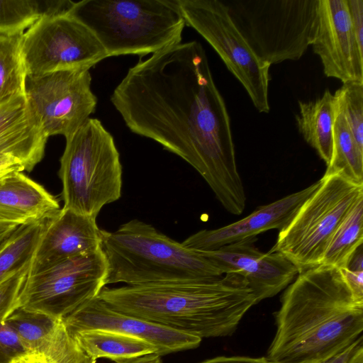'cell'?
<instances>
[{"mask_svg":"<svg viewBox=\"0 0 363 363\" xmlns=\"http://www.w3.org/2000/svg\"><path fill=\"white\" fill-rule=\"evenodd\" d=\"M48 138L25 93L0 104V154L14 157L30 172L42 160Z\"/></svg>","mask_w":363,"mask_h":363,"instance_id":"cell-19","label":"cell"},{"mask_svg":"<svg viewBox=\"0 0 363 363\" xmlns=\"http://www.w3.org/2000/svg\"><path fill=\"white\" fill-rule=\"evenodd\" d=\"M100 234L107 263L106 285L198 282L223 275L198 251L138 219L113 232L100 230Z\"/></svg>","mask_w":363,"mask_h":363,"instance_id":"cell-4","label":"cell"},{"mask_svg":"<svg viewBox=\"0 0 363 363\" xmlns=\"http://www.w3.org/2000/svg\"><path fill=\"white\" fill-rule=\"evenodd\" d=\"M43 13V1L0 0V35L21 36Z\"/></svg>","mask_w":363,"mask_h":363,"instance_id":"cell-27","label":"cell"},{"mask_svg":"<svg viewBox=\"0 0 363 363\" xmlns=\"http://www.w3.org/2000/svg\"><path fill=\"white\" fill-rule=\"evenodd\" d=\"M11 363H25L21 357L14 359Z\"/></svg>","mask_w":363,"mask_h":363,"instance_id":"cell-41","label":"cell"},{"mask_svg":"<svg viewBox=\"0 0 363 363\" xmlns=\"http://www.w3.org/2000/svg\"><path fill=\"white\" fill-rule=\"evenodd\" d=\"M45 220L19 225L0 245V284L30 265Z\"/></svg>","mask_w":363,"mask_h":363,"instance_id":"cell-23","label":"cell"},{"mask_svg":"<svg viewBox=\"0 0 363 363\" xmlns=\"http://www.w3.org/2000/svg\"><path fill=\"white\" fill-rule=\"evenodd\" d=\"M186 25L196 30L216 50L245 88L260 113L269 111L270 65L262 60L244 38L219 0H177Z\"/></svg>","mask_w":363,"mask_h":363,"instance_id":"cell-9","label":"cell"},{"mask_svg":"<svg viewBox=\"0 0 363 363\" xmlns=\"http://www.w3.org/2000/svg\"><path fill=\"white\" fill-rule=\"evenodd\" d=\"M320 185V180L308 187L270 203L260 206L246 217L213 230H200L184 240L182 245L191 250L210 251L255 238L263 232L281 230L294 218L301 205Z\"/></svg>","mask_w":363,"mask_h":363,"instance_id":"cell-16","label":"cell"},{"mask_svg":"<svg viewBox=\"0 0 363 363\" xmlns=\"http://www.w3.org/2000/svg\"><path fill=\"white\" fill-rule=\"evenodd\" d=\"M98 297L115 311L201 339L232 335L257 303L237 274L206 281L105 286Z\"/></svg>","mask_w":363,"mask_h":363,"instance_id":"cell-3","label":"cell"},{"mask_svg":"<svg viewBox=\"0 0 363 363\" xmlns=\"http://www.w3.org/2000/svg\"><path fill=\"white\" fill-rule=\"evenodd\" d=\"M111 101L131 132L191 165L228 212H243L246 196L229 115L199 42L180 43L139 60Z\"/></svg>","mask_w":363,"mask_h":363,"instance_id":"cell-1","label":"cell"},{"mask_svg":"<svg viewBox=\"0 0 363 363\" xmlns=\"http://www.w3.org/2000/svg\"><path fill=\"white\" fill-rule=\"evenodd\" d=\"M255 53L269 65L298 60L313 42L318 0L224 1Z\"/></svg>","mask_w":363,"mask_h":363,"instance_id":"cell-7","label":"cell"},{"mask_svg":"<svg viewBox=\"0 0 363 363\" xmlns=\"http://www.w3.org/2000/svg\"><path fill=\"white\" fill-rule=\"evenodd\" d=\"M298 107L299 112L296 118L299 133L328 166L333 153V128L335 115L333 94L327 89L315 100L298 101Z\"/></svg>","mask_w":363,"mask_h":363,"instance_id":"cell-21","label":"cell"},{"mask_svg":"<svg viewBox=\"0 0 363 363\" xmlns=\"http://www.w3.org/2000/svg\"><path fill=\"white\" fill-rule=\"evenodd\" d=\"M269 363H320L351 345L363 330V300L339 268L320 264L299 273L275 313Z\"/></svg>","mask_w":363,"mask_h":363,"instance_id":"cell-2","label":"cell"},{"mask_svg":"<svg viewBox=\"0 0 363 363\" xmlns=\"http://www.w3.org/2000/svg\"><path fill=\"white\" fill-rule=\"evenodd\" d=\"M89 69L57 71L27 77L25 94L49 138H65L80 128L95 111Z\"/></svg>","mask_w":363,"mask_h":363,"instance_id":"cell-12","label":"cell"},{"mask_svg":"<svg viewBox=\"0 0 363 363\" xmlns=\"http://www.w3.org/2000/svg\"><path fill=\"white\" fill-rule=\"evenodd\" d=\"M319 180L318 189L279 230L269 251L284 255L299 273L321 264L335 233L363 197V184L340 174L325 172Z\"/></svg>","mask_w":363,"mask_h":363,"instance_id":"cell-8","label":"cell"},{"mask_svg":"<svg viewBox=\"0 0 363 363\" xmlns=\"http://www.w3.org/2000/svg\"><path fill=\"white\" fill-rule=\"evenodd\" d=\"M347 363H363V348L360 349Z\"/></svg>","mask_w":363,"mask_h":363,"instance_id":"cell-39","label":"cell"},{"mask_svg":"<svg viewBox=\"0 0 363 363\" xmlns=\"http://www.w3.org/2000/svg\"><path fill=\"white\" fill-rule=\"evenodd\" d=\"M21 36L0 35V104L14 95L25 93L27 75Z\"/></svg>","mask_w":363,"mask_h":363,"instance_id":"cell-26","label":"cell"},{"mask_svg":"<svg viewBox=\"0 0 363 363\" xmlns=\"http://www.w3.org/2000/svg\"><path fill=\"white\" fill-rule=\"evenodd\" d=\"M333 96L354 140L363 150V83L342 84Z\"/></svg>","mask_w":363,"mask_h":363,"instance_id":"cell-28","label":"cell"},{"mask_svg":"<svg viewBox=\"0 0 363 363\" xmlns=\"http://www.w3.org/2000/svg\"><path fill=\"white\" fill-rule=\"evenodd\" d=\"M311 46L326 77L342 84L363 83V48L354 31L347 0H318Z\"/></svg>","mask_w":363,"mask_h":363,"instance_id":"cell-13","label":"cell"},{"mask_svg":"<svg viewBox=\"0 0 363 363\" xmlns=\"http://www.w3.org/2000/svg\"><path fill=\"white\" fill-rule=\"evenodd\" d=\"M6 224H16L21 225L19 223L13 221L11 218L5 216L2 214H0V225H6Z\"/></svg>","mask_w":363,"mask_h":363,"instance_id":"cell-40","label":"cell"},{"mask_svg":"<svg viewBox=\"0 0 363 363\" xmlns=\"http://www.w3.org/2000/svg\"><path fill=\"white\" fill-rule=\"evenodd\" d=\"M72 13L94 33L108 57L155 54L180 43L185 21L177 0H84Z\"/></svg>","mask_w":363,"mask_h":363,"instance_id":"cell-5","label":"cell"},{"mask_svg":"<svg viewBox=\"0 0 363 363\" xmlns=\"http://www.w3.org/2000/svg\"><path fill=\"white\" fill-rule=\"evenodd\" d=\"M60 209L55 197L23 172L0 177V214L20 225L48 220Z\"/></svg>","mask_w":363,"mask_h":363,"instance_id":"cell-20","label":"cell"},{"mask_svg":"<svg viewBox=\"0 0 363 363\" xmlns=\"http://www.w3.org/2000/svg\"><path fill=\"white\" fill-rule=\"evenodd\" d=\"M15 171H25L22 163L10 155L0 154V177Z\"/></svg>","mask_w":363,"mask_h":363,"instance_id":"cell-35","label":"cell"},{"mask_svg":"<svg viewBox=\"0 0 363 363\" xmlns=\"http://www.w3.org/2000/svg\"><path fill=\"white\" fill-rule=\"evenodd\" d=\"M16 224L0 225V245L18 227Z\"/></svg>","mask_w":363,"mask_h":363,"instance_id":"cell-38","label":"cell"},{"mask_svg":"<svg viewBox=\"0 0 363 363\" xmlns=\"http://www.w3.org/2000/svg\"><path fill=\"white\" fill-rule=\"evenodd\" d=\"M354 296L363 300V270L341 269Z\"/></svg>","mask_w":363,"mask_h":363,"instance_id":"cell-32","label":"cell"},{"mask_svg":"<svg viewBox=\"0 0 363 363\" xmlns=\"http://www.w3.org/2000/svg\"><path fill=\"white\" fill-rule=\"evenodd\" d=\"M352 25L360 47L363 48V1L347 0Z\"/></svg>","mask_w":363,"mask_h":363,"instance_id":"cell-31","label":"cell"},{"mask_svg":"<svg viewBox=\"0 0 363 363\" xmlns=\"http://www.w3.org/2000/svg\"><path fill=\"white\" fill-rule=\"evenodd\" d=\"M62 319L70 334L94 329L118 332L148 342L161 356L196 348L202 340L199 337L115 311L98 296Z\"/></svg>","mask_w":363,"mask_h":363,"instance_id":"cell-15","label":"cell"},{"mask_svg":"<svg viewBox=\"0 0 363 363\" xmlns=\"http://www.w3.org/2000/svg\"><path fill=\"white\" fill-rule=\"evenodd\" d=\"M362 348H363L362 335L342 352L320 363H347Z\"/></svg>","mask_w":363,"mask_h":363,"instance_id":"cell-33","label":"cell"},{"mask_svg":"<svg viewBox=\"0 0 363 363\" xmlns=\"http://www.w3.org/2000/svg\"><path fill=\"white\" fill-rule=\"evenodd\" d=\"M27 77L89 69L108 57L90 29L70 13H45L21 36Z\"/></svg>","mask_w":363,"mask_h":363,"instance_id":"cell-10","label":"cell"},{"mask_svg":"<svg viewBox=\"0 0 363 363\" xmlns=\"http://www.w3.org/2000/svg\"><path fill=\"white\" fill-rule=\"evenodd\" d=\"M84 352L93 359L106 358L116 361L150 353L157 348L148 342L118 332L87 330L71 334Z\"/></svg>","mask_w":363,"mask_h":363,"instance_id":"cell-22","label":"cell"},{"mask_svg":"<svg viewBox=\"0 0 363 363\" xmlns=\"http://www.w3.org/2000/svg\"><path fill=\"white\" fill-rule=\"evenodd\" d=\"M335 106L333 153L325 172L338 173L354 182L363 184V150L358 147L335 102Z\"/></svg>","mask_w":363,"mask_h":363,"instance_id":"cell-24","label":"cell"},{"mask_svg":"<svg viewBox=\"0 0 363 363\" xmlns=\"http://www.w3.org/2000/svg\"><path fill=\"white\" fill-rule=\"evenodd\" d=\"M363 241V197L352 208L335 233L321 264L347 268Z\"/></svg>","mask_w":363,"mask_h":363,"instance_id":"cell-25","label":"cell"},{"mask_svg":"<svg viewBox=\"0 0 363 363\" xmlns=\"http://www.w3.org/2000/svg\"><path fill=\"white\" fill-rule=\"evenodd\" d=\"M27 353L16 333L5 321H0V363H11Z\"/></svg>","mask_w":363,"mask_h":363,"instance_id":"cell-30","label":"cell"},{"mask_svg":"<svg viewBox=\"0 0 363 363\" xmlns=\"http://www.w3.org/2000/svg\"><path fill=\"white\" fill-rule=\"evenodd\" d=\"M199 363H269L264 357L219 356Z\"/></svg>","mask_w":363,"mask_h":363,"instance_id":"cell-34","label":"cell"},{"mask_svg":"<svg viewBox=\"0 0 363 363\" xmlns=\"http://www.w3.org/2000/svg\"><path fill=\"white\" fill-rule=\"evenodd\" d=\"M66 139L60 158L64 208L96 217L119 199L122 165L112 135L97 118H89Z\"/></svg>","mask_w":363,"mask_h":363,"instance_id":"cell-6","label":"cell"},{"mask_svg":"<svg viewBox=\"0 0 363 363\" xmlns=\"http://www.w3.org/2000/svg\"><path fill=\"white\" fill-rule=\"evenodd\" d=\"M256 238L234 242L210 251H198L223 274H237L246 281L257 303L274 296L297 277L296 267L281 253H263Z\"/></svg>","mask_w":363,"mask_h":363,"instance_id":"cell-14","label":"cell"},{"mask_svg":"<svg viewBox=\"0 0 363 363\" xmlns=\"http://www.w3.org/2000/svg\"><path fill=\"white\" fill-rule=\"evenodd\" d=\"M21 358L25 363H48L44 356L38 352H28Z\"/></svg>","mask_w":363,"mask_h":363,"instance_id":"cell-37","label":"cell"},{"mask_svg":"<svg viewBox=\"0 0 363 363\" xmlns=\"http://www.w3.org/2000/svg\"><path fill=\"white\" fill-rule=\"evenodd\" d=\"M30 265L0 284V321H4L18 308V298Z\"/></svg>","mask_w":363,"mask_h":363,"instance_id":"cell-29","label":"cell"},{"mask_svg":"<svg viewBox=\"0 0 363 363\" xmlns=\"http://www.w3.org/2000/svg\"><path fill=\"white\" fill-rule=\"evenodd\" d=\"M161 355L157 353H150L130 358L121 359L116 363H162Z\"/></svg>","mask_w":363,"mask_h":363,"instance_id":"cell-36","label":"cell"},{"mask_svg":"<svg viewBox=\"0 0 363 363\" xmlns=\"http://www.w3.org/2000/svg\"><path fill=\"white\" fill-rule=\"evenodd\" d=\"M100 230L96 217L63 207L45 220L28 274L43 272L58 262L99 249Z\"/></svg>","mask_w":363,"mask_h":363,"instance_id":"cell-17","label":"cell"},{"mask_svg":"<svg viewBox=\"0 0 363 363\" xmlns=\"http://www.w3.org/2000/svg\"><path fill=\"white\" fill-rule=\"evenodd\" d=\"M107 263L101 248L28 274L18 308L63 318L97 297L106 286Z\"/></svg>","mask_w":363,"mask_h":363,"instance_id":"cell-11","label":"cell"},{"mask_svg":"<svg viewBox=\"0 0 363 363\" xmlns=\"http://www.w3.org/2000/svg\"><path fill=\"white\" fill-rule=\"evenodd\" d=\"M5 322L28 352L43 354L48 363H96L80 347L62 318L18 308Z\"/></svg>","mask_w":363,"mask_h":363,"instance_id":"cell-18","label":"cell"}]
</instances>
